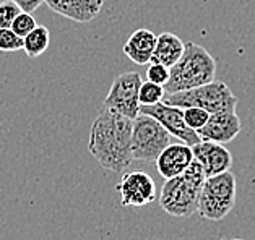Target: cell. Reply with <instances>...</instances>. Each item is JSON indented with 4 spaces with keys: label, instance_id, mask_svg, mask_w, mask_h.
Segmentation results:
<instances>
[{
    "label": "cell",
    "instance_id": "cell-1",
    "mask_svg": "<svg viewBox=\"0 0 255 240\" xmlns=\"http://www.w3.org/2000/svg\"><path fill=\"white\" fill-rule=\"evenodd\" d=\"M133 119L104 107L90 130L88 151L98 164L116 174L127 170L133 162L132 155Z\"/></svg>",
    "mask_w": 255,
    "mask_h": 240
},
{
    "label": "cell",
    "instance_id": "cell-18",
    "mask_svg": "<svg viewBox=\"0 0 255 240\" xmlns=\"http://www.w3.org/2000/svg\"><path fill=\"white\" fill-rule=\"evenodd\" d=\"M23 51V38L11 28H0V52Z\"/></svg>",
    "mask_w": 255,
    "mask_h": 240
},
{
    "label": "cell",
    "instance_id": "cell-19",
    "mask_svg": "<svg viewBox=\"0 0 255 240\" xmlns=\"http://www.w3.org/2000/svg\"><path fill=\"white\" fill-rule=\"evenodd\" d=\"M210 114L207 110H203L202 107H195V106H190V107H185L184 109V120L192 130L198 132L200 128L207 124Z\"/></svg>",
    "mask_w": 255,
    "mask_h": 240
},
{
    "label": "cell",
    "instance_id": "cell-17",
    "mask_svg": "<svg viewBox=\"0 0 255 240\" xmlns=\"http://www.w3.org/2000/svg\"><path fill=\"white\" fill-rule=\"evenodd\" d=\"M166 91L163 84L153 83V81H141L138 91V102L140 106H151V104L161 102L164 99Z\"/></svg>",
    "mask_w": 255,
    "mask_h": 240
},
{
    "label": "cell",
    "instance_id": "cell-7",
    "mask_svg": "<svg viewBox=\"0 0 255 240\" xmlns=\"http://www.w3.org/2000/svg\"><path fill=\"white\" fill-rule=\"evenodd\" d=\"M141 84V77L138 72H127L119 75L111 84L109 93L104 99V106L116 110L130 119H135L140 114L138 91Z\"/></svg>",
    "mask_w": 255,
    "mask_h": 240
},
{
    "label": "cell",
    "instance_id": "cell-14",
    "mask_svg": "<svg viewBox=\"0 0 255 240\" xmlns=\"http://www.w3.org/2000/svg\"><path fill=\"white\" fill-rule=\"evenodd\" d=\"M156 44V34L151 33L150 29L140 28L132 33V36L124 44V54L136 65H146L150 64L151 55Z\"/></svg>",
    "mask_w": 255,
    "mask_h": 240
},
{
    "label": "cell",
    "instance_id": "cell-16",
    "mask_svg": "<svg viewBox=\"0 0 255 240\" xmlns=\"http://www.w3.org/2000/svg\"><path fill=\"white\" fill-rule=\"evenodd\" d=\"M51 42V33L46 26H36L29 34L23 38V51L28 57H39L44 54Z\"/></svg>",
    "mask_w": 255,
    "mask_h": 240
},
{
    "label": "cell",
    "instance_id": "cell-11",
    "mask_svg": "<svg viewBox=\"0 0 255 240\" xmlns=\"http://www.w3.org/2000/svg\"><path fill=\"white\" fill-rule=\"evenodd\" d=\"M241 132V119L236 112L210 114L207 124L198 130V137L205 141L228 145Z\"/></svg>",
    "mask_w": 255,
    "mask_h": 240
},
{
    "label": "cell",
    "instance_id": "cell-2",
    "mask_svg": "<svg viewBox=\"0 0 255 240\" xmlns=\"http://www.w3.org/2000/svg\"><path fill=\"white\" fill-rule=\"evenodd\" d=\"M205 180L207 175L202 164L194 159L182 174L166 178L159 195L161 208L174 218L192 216L198 209V200Z\"/></svg>",
    "mask_w": 255,
    "mask_h": 240
},
{
    "label": "cell",
    "instance_id": "cell-22",
    "mask_svg": "<svg viewBox=\"0 0 255 240\" xmlns=\"http://www.w3.org/2000/svg\"><path fill=\"white\" fill-rule=\"evenodd\" d=\"M146 80L164 86L167 83V80H169V67H166L163 64L150 62V67L146 69Z\"/></svg>",
    "mask_w": 255,
    "mask_h": 240
},
{
    "label": "cell",
    "instance_id": "cell-6",
    "mask_svg": "<svg viewBox=\"0 0 255 240\" xmlns=\"http://www.w3.org/2000/svg\"><path fill=\"white\" fill-rule=\"evenodd\" d=\"M171 143V133L151 115L138 114L133 119L132 155L133 161L154 162L161 151Z\"/></svg>",
    "mask_w": 255,
    "mask_h": 240
},
{
    "label": "cell",
    "instance_id": "cell-21",
    "mask_svg": "<svg viewBox=\"0 0 255 240\" xmlns=\"http://www.w3.org/2000/svg\"><path fill=\"white\" fill-rule=\"evenodd\" d=\"M21 8L13 2V0H5L0 2V28H11V23L20 13Z\"/></svg>",
    "mask_w": 255,
    "mask_h": 240
},
{
    "label": "cell",
    "instance_id": "cell-10",
    "mask_svg": "<svg viewBox=\"0 0 255 240\" xmlns=\"http://www.w3.org/2000/svg\"><path fill=\"white\" fill-rule=\"evenodd\" d=\"M192 151H194L195 161L202 164L207 177L231 170L233 155L229 153V150L225 145L202 140L197 145L192 146Z\"/></svg>",
    "mask_w": 255,
    "mask_h": 240
},
{
    "label": "cell",
    "instance_id": "cell-4",
    "mask_svg": "<svg viewBox=\"0 0 255 240\" xmlns=\"http://www.w3.org/2000/svg\"><path fill=\"white\" fill-rule=\"evenodd\" d=\"M163 101L169 106H176L180 109L190 106L202 107L208 114L236 112V107H238V97L234 96L231 88L226 83L215 81V80L187 91L166 94Z\"/></svg>",
    "mask_w": 255,
    "mask_h": 240
},
{
    "label": "cell",
    "instance_id": "cell-23",
    "mask_svg": "<svg viewBox=\"0 0 255 240\" xmlns=\"http://www.w3.org/2000/svg\"><path fill=\"white\" fill-rule=\"evenodd\" d=\"M13 2L21 8V11H28V13H33L34 10H38L44 0H13Z\"/></svg>",
    "mask_w": 255,
    "mask_h": 240
},
{
    "label": "cell",
    "instance_id": "cell-20",
    "mask_svg": "<svg viewBox=\"0 0 255 240\" xmlns=\"http://www.w3.org/2000/svg\"><path fill=\"white\" fill-rule=\"evenodd\" d=\"M36 26H38V23H36L34 16L28 13V11H20L13 20V23H11V29H13L20 38H24L26 34H29Z\"/></svg>",
    "mask_w": 255,
    "mask_h": 240
},
{
    "label": "cell",
    "instance_id": "cell-5",
    "mask_svg": "<svg viewBox=\"0 0 255 240\" xmlns=\"http://www.w3.org/2000/svg\"><path fill=\"white\" fill-rule=\"evenodd\" d=\"M236 195H238V182L231 170L207 177L202 187L197 213L203 219L215 223L225 219L236 205Z\"/></svg>",
    "mask_w": 255,
    "mask_h": 240
},
{
    "label": "cell",
    "instance_id": "cell-12",
    "mask_svg": "<svg viewBox=\"0 0 255 240\" xmlns=\"http://www.w3.org/2000/svg\"><path fill=\"white\" fill-rule=\"evenodd\" d=\"M194 159L195 158H194V151H192V146L179 141V143L167 145L161 151V155L154 162H156V169L161 177L171 178L182 174L192 164Z\"/></svg>",
    "mask_w": 255,
    "mask_h": 240
},
{
    "label": "cell",
    "instance_id": "cell-13",
    "mask_svg": "<svg viewBox=\"0 0 255 240\" xmlns=\"http://www.w3.org/2000/svg\"><path fill=\"white\" fill-rule=\"evenodd\" d=\"M55 13L77 23H88L101 13L104 0H44Z\"/></svg>",
    "mask_w": 255,
    "mask_h": 240
},
{
    "label": "cell",
    "instance_id": "cell-25",
    "mask_svg": "<svg viewBox=\"0 0 255 240\" xmlns=\"http://www.w3.org/2000/svg\"><path fill=\"white\" fill-rule=\"evenodd\" d=\"M104 2H106V0H104Z\"/></svg>",
    "mask_w": 255,
    "mask_h": 240
},
{
    "label": "cell",
    "instance_id": "cell-9",
    "mask_svg": "<svg viewBox=\"0 0 255 240\" xmlns=\"http://www.w3.org/2000/svg\"><path fill=\"white\" fill-rule=\"evenodd\" d=\"M117 192L121 195L122 206L141 208L156 200V183L150 174L135 170L122 177Z\"/></svg>",
    "mask_w": 255,
    "mask_h": 240
},
{
    "label": "cell",
    "instance_id": "cell-24",
    "mask_svg": "<svg viewBox=\"0 0 255 240\" xmlns=\"http://www.w3.org/2000/svg\"><path fill=\"white\" fill-rule=\"evenodd\" d=\"M233 240H246V239H233Z\"/></svg>",
    "mask_w": 255,
    "mask_h": 240
},
{
    "label": "cell",
    "instance_id": "cell-8",
    "mask_svg": "<svg viewBox=\"0 0 255 240\" xmlns=\"http://www.w3.org/2000/svg\"><path fill=\"white\" fill-rule=\"evenodd\" d=\"M140 114L151 115L153 119H156L161 125H163L167 132L171 133V137L177 138L182 143L194 146L198 141H202V138L198 137V133L195 130L185 124L184 120V109L169 106L164 101L151 104V106H140Z\"/></svg>",
    "mask_w": 255,
    "mask_h": 240
},
{
    "label": "cell",
    "instance_id": "cell-3",
    "mask_svg": "<svg viewBox=\"0 0 255 240\" xmlns=\"http://www.w3.org/2000/svg\"><path fill=\"white\" fill-rule=\"evenodd\" d=\"M216 62L203 46L187 42L180 59L169 69V80L164 84L166 94L180 93L213 81Z\"/></svg>",
    "mask_w": 255,
    "mask_h": 240
},
{
    "label": "cell",
    "instance_id": "cell-15",
    "mask_svg": "<svg viewBox=\"0 0 255 240\" xmlns=\"http://www.w3.org/2000/svg\"><path fill=\"white\" fill-rule=\"evenodd\" d=\"M185 44L180 41L179 36L174 33H161L159 36H156V44H154V51L150 62L163 64L171 69L180 59Z\"/></svg>",
    "mask_w": 255,
    "mask_h": 240
}]
</instances>
